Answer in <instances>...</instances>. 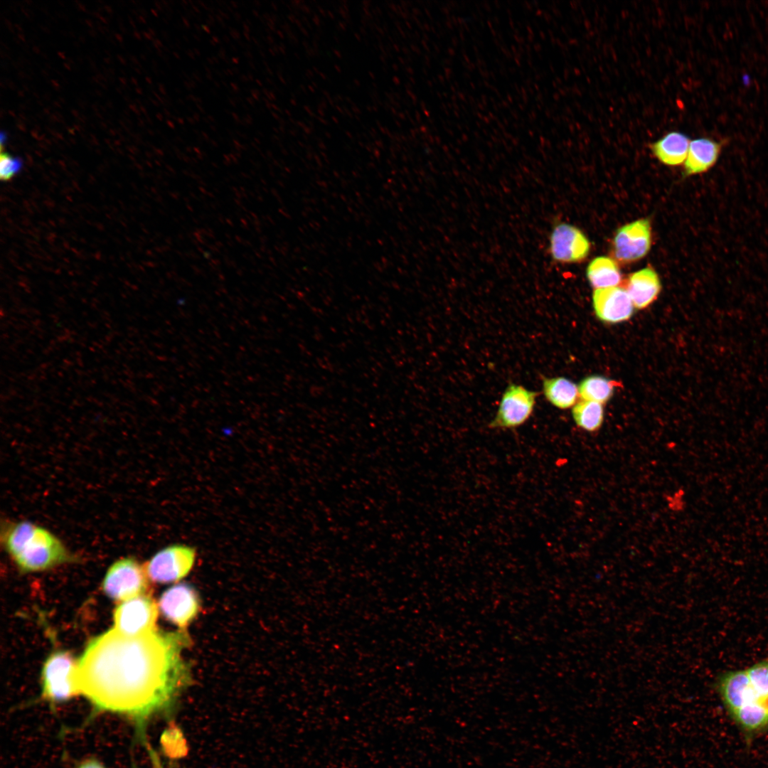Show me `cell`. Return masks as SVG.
<instances>
[{"label": "cell", "mask_w": 768, "mask_h": 768, "mask_svg": "<svg viewBox=\"0 0 768 768\" xmlns=\"http://www.w3.org/2000/svg\"><path fill=\"white\" fill-rule=\"evenodd\" d=\"M190 643L183 630L128 636L109 629L92 638L76 660L73 678L78 694L98 711L142 725L171 707L191 683L182 655Z\"/></svg>", "instance_id": "cell-1"}, {"label": "cell", "mask_w": 768, "mask_h": 768, "mask_svg": "<svg viewBox=\"0 0 768 768\" xmlns=\"http://www.w3.org/2000/svg\"><path fill=\"white\" fill-rule=\"evenodd\" d=\"M1 540L23 572L44 571L76 560L55 535L28 521L6 522L1 528Z\"/></svg>", "instance_id": "cell-2"}, {"label": "cell", "mask_w": 768, "mask_h": 768, "mask_svg": "<svg viewBox=\"0 0 768 768\" xmlns=\"http://www.w3.org/2000/svg\"><path fill=\"white\" fill-rule=\"evenodd\" d=\"M714 686L728 716L747 745L768 732V693L751 683L745 668L721 673Z\"/></svg>", "instance_id": "cell-3"}, {"label": "cell", "mask_w": 768, "mask_h": 768, "mask_svg": "<svg viewBox=\"0 0 768 768\" xmlns=\"http://www.w3.org/2000/svg\"><path fill=\"white\" fill-rule=\"evenodd\" d=\"M149 580L144 565L133 558H123L107 570L102 590L109 598L122 602L146 594Z\"/></svg>", "instance_id": "cell-4"}, {"label": "cell", "mask_w": 768, "mask_h": 768, "mask_svg": "<svg viewBox=\"0 0 768 768\" xmlns=\"http://www.w3.org/2000/svg\"><path fill=\"white\" fill-rule=\"evenodd\" d=\"M76 660L67 651L58 650L46 659L41 673L42 696L53 703L70 700L78 692L73 678Z\"/></svg>", "instance_id": "cell-5"}, {"label": "cell", "mask_w": 768, "mask_h": 768, "mask_svg": "<svg viewBox=\"0 0 768 768\" xmlns=\"http://www.w3.org/2000/svg\"><path fill=\"white\" fill-rule=\"evenodd\" d=\"M196 551L189 546L174 545L157 552L144 565L151 581L166 584L176 582L192 569Z\"/></svg>", "instance_id": "cell-6"}, {"label": "cell", "mask_w": 768, "mask_h": 768, "mask_svg": "<svg viewBox=\"0 0 768 768\" xmlns=\"http://www.w3.org/2000/svg\"><path fill=\"white\" fill-rule=\"evenodd\" d=\"M538 393L511 383L505 389L494 418L489 425L494 429H514L531 416Z\"/></svg>", "instance_id": "cell-7"}, {"label": "cell", "mask_w": 768, "mask_h": 768, "mask_svg": "<svg viewBox=\"0 0 768 768\" xmlns=\"http://www.w3.org/2000/svg\"><path fill=\"white\" fill-rule=\"evenodd\" d=\"M158 606L148 594L120 602L114 611V629L128 636L155 629Z\"/></svg>", "instance_id": "cell-8"}, {"label": "cell", "mask_w": 768, "mask_h": 768, "mask_svg": "<svg viewBox=\"0 0 768 768\" xmlns=\"http://www.w3.org/2000/svg\"><path fill=\"white\" fill-rule=\"evenodd\" d=\"M590 251V242L576 226L556 221L548 237V252L557 263L572 264L583 261Z\"/></svg>", "instance_id": "cell-9"}, {"label": "cell", "mask_w": 768, "mask_h": 768, "mask_svg": "<svg viewBox=\"0 0 768 768\" xmlns=\"http://www.w3.org/2000/svg\"><path fill=\"white\" fill-rule=\"evenodd\" d=\"M200 605V598L194 587L180 583L163 592L158 607L166 620L183 629L196 617Z\"/></svg>", "instance_id": "cell-10"}, {"label": "cell", "mask_w": 768, "mask_h": 768, "mask_svg": "<svg viewBox=\"0 0 768 768\" xmlns=\"http://www.w3.org/2000/svg\"><path fill=\"white\" fill-rule=\"evenodd\" d=\"M651 245V227L649 219L641 218L619 228L612 242L615 258L631 262L643 258Z\"/></svg>", "instance_id": "cell-11"}, {"label": "cell", "mask_w": 768, "mask_h": 768, "mask_svg": "<svg viewBox=\"0 0 768 768\" xmlns=\"http://www.w3.org/2000/svg\"><path fill=\"white\" fill-rule=\"evenodd\" d=\"M592 303L597 316L606 323L625 321L634 312V306L629 294L619 287L594 289Z\"/></svg>", "instance_id": "cell-12"}, {"label": "cell", "mask_w": 768, "mask_h": 768, "mask_svg": "<svg viewBox=\"0 0 768 768\" xmlns=\"http://www.w3.org/2000/svg\"><path fill=\"white\" fill-rule=\"evenodd\" d=\"M661 284L658 274L646 267L630 274L625 289L634 307L641 309L652 304L658 297Z\"/></svg>", "instance_id": "cell-13"}, {"label": "cell", "mask_w": 768, "mask_h": 768, "mask_svg": "<svg viewBox=\"0 0 768 768\" xmlns=\"http://www.w3.org/2000/svg\"><path fill=\"white\" fill-rule=\"evenodd\" d=\"M722 147V142L701 137L690 141L684 161V174L695 175L708 171L717 162Z\"/></svg>", "instance_id": "cell-14"}, {"label": "cell", "mask_w": 768, "mask_h": 768, "mask_svg": "<svg viewBox=\"0 0 768 768\" xmlns=\"http://www.w3.org/2000/svg\"><path fill=\"white\" fill-rule=\"evenodd\" d=\"M690 142V140L686 134L672 131L651 143L650 149L662 164L678 166L685 161Z\"/></svg>", "instance_id": "cell-15"}, {"label": "cell", "mask_w": 768, "mask_h": 768, "mask_svg": "<svg viewBox=\"0 0 768 768\" xmlns=\"http://www.w3.org/2000/svg\"><path fill=\"white\" fill-rule=\"evenodd\" d=\"M586 274L590 284L595 289L616 287L622 280V274L617 262L605 256L593 259L587 266Z\"/></svg>", "instance_id": "cell-16"}, {"label": "cell", "mask_w": 768, "mask_h": 768, "mask_svg": "<svg viewBox=\"0 0 768 768\" xmlns=\"http://www.w3.org/2000/svg\"><path fill=\"white\" fill-rule=\"evenodd\" d=\"M543 392L553 405L562 410L575 405L579 395L576 384L564 377L545 378Z\"/></svg>", "instance_id": "cell-17"}, {"label": "cell", "mask_w": 768, "mask_h": 768, "mask_svg": "<svg viewBox=\"0 0 768 768\" xmlns=\"http://www.w3.org/2000/svg\"><path fill=\"white\" fill-rule=\"evenodd\" d=\"M619 385L617 381L604 376L591 375L580 382L578 392L582 400L603 404L612 398L614 388Z\"/></svg>", "instance_id": "cell-18"}, {"label": "cell", "mask_w": 768, "mask_h": 768, "mask_svg": "<svg viewBox=\"0 0 768 768\" xmlns=\"http://www.w3.org/2000/svg\"><path fill=\"white\" fill-rule=\"evenodd\" d=\"M572 415L579 427L588 432H596L603 423L604 408L599 402L582 400L574 405Z\"/></svg>", "instance_id": "cell-19"}, {"label": "cell", "mask_w": 768, "mask_h": 768, "mask_svg": "<svg viewBox=\"0 0 768 768\" xmlns=\"http://www.w3.org/2000/svg\"><path fill=\"white\" fill-rule=\"evenodd\" d=\"M164 754L173 759L186 757L188 754V745L181 730L174 723L163 732L160 740Z\"/></svg>", "instance_id": "cell-20"}, {"label": "cell", "mask_w": 768, "mask_h": 768, "mask_svg": "<svg viewBox=\"0 0 768 768\" xmlns=\"http://www.w3.org/2000/svg\"><path fill=\"white\" fill-rule=\"evenodd\" d=\"M745 669L751 683L768 693V656Z\"/></svg>", "instance_id": "cell-21"}, {"label": "cell", "mask_w": 768, "mask_h": 768, "mask_svg": "<svg viewBox=\"0 0 768 768\" xmlns=\"http://www.w3.org/2000/svg\"><path fill=\"white\" fill-rule=\"evenodd\" d=\"M21 159L11 156L9 153L1 151L0 178L4 182L11 181L21 170Z\"/></svg>", "instance_id": "cell-22"}, {"label": "cell", "mask_w": 768, "mask_h": 768, "mask_svg": "<svg viewBox=\"0 0 768 768\" xmlns=\"http://www.w3.org/2000/svg\"><path fill=\"white\" fill-rule=\"evenodd\" d=\"M77 768H105V767L95 759H88L81 762Z\"/></svg>", "instance_id": "cell-23"}]
</instances>
